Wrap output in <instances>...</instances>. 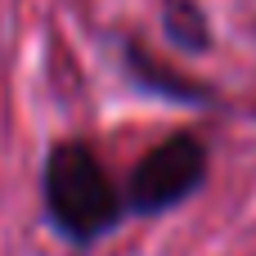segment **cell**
<instances>
[{
  "label": "cell",
  "instance_id": "6da1fadb",
  "mask_svg": "<svg viewBox=\"0 0 256 256\" xmlns=\"http://www.w3.org/2000/svg\"><path fill=\"white\" fill-rule=\"evenodd\" d=\"M45 202L68 238H94L117 220V189L81 144H58L45 162Z\"/></svg>",
  "mask_w": 256,
  "mask_h": 256
},
{
  "label": "cell",
  "instance_id": "7a4b0ae2",
  "mask_svg": "<svg viewBox=\"0 0 256 256\" xmlns=\"http://www.w3.org/2000/svg\"><path fill=\"white\" fill-rule=\"evenodd\" d=\"M207 176V148L194 135H176L158 144L130 176V207L140 212H162L189 198Z\"/></svg>",
  "mask_w": 256,
  "mask_h": 256
},
{
  "label": "cell",
  "instance_id": "3957f363",
  "mask_svg": "<svg viewBox=\"0 0 256 256\" xmlns=\"http://www.w3.org/2000/svg\"><path fill=\"white\" fill-rule=\"evenodd\" d=\"M166 27H171V36H176L180 45H189V50L207 45V27H202V14H198L189 0H180V4H171V9H166Z\"/></svg>",
  "mask_w": 256,
  "mask_h": 256
}]
</instances>
